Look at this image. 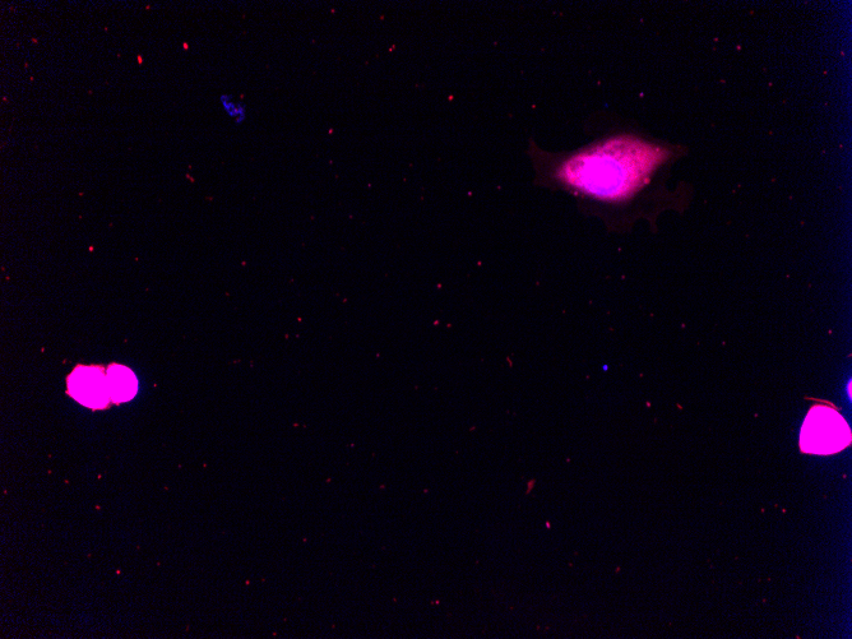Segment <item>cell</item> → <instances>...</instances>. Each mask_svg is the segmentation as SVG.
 I'll use <instances>...</instances> for the list:
<instances>
[{"mask_svg":"<svg viewBox=\"0 0 852 639\" xmlns=\"http://www.w3.org/2000/svg\"><path fill=\"white\" fill-rule=\"evenodd\" d=\"M530 155L537 179L613 203L636 196L668 159L664 148L634 136L606 138L557 161L532 143Z\"/></svg>","mask_w":852,"mask_h":639,"instance_id":"obj_1","label":"cell"},{"mask_svg":"<svg viewBox=\"0 0 852 639\" xmlns=\"http://www.w3.org/2000/svg\"><path fill=\"white\" fill-rule=\"evenodd\" d=\"M850 443V426L835 407L816 405L810 409L801 428V451L808 455H835Z\"/></svg>","mask_w":852,"mask_h":639,"instance_id":"obj_2","label":"cell"},{"mask_svg":"<svg viewBox=\"0 0 852 639\" xmlns=\"http://www.w3.org/2000/svg\"><path fill=\"white\" fill-rule=\"evenodd\" d=\"M68 395L91 410H104L111 402L108 375L99 365H78L68 377Z\"/></svg>","mask_w":852,"mask_h":639,"instance_id":"obj_3","label":"cell"},{"mask_svg":"<svg viewBox=\"0 0 852 639\" xmlns=\"http://www.w3.org/2000/svg\"><path fill=\"white\" fill-rule=\"evenodd\" d=\"M109 391L113 404H124L133 400L138 392V379L131 369L120 364H111L106 369Z\"/></svg>","mask_w":852,"mask_h":639,"instance_id":"obj_4","label":"cell"},{"mask_svg":"<svg viewBox=\"0 0 852 639\" xmlns=\"http://www.w3.org/2000/svg\"><path fill=\"white\" fill-rule=\"evenodd\" d=\"M220 103L235 124H243L247 120V105L242 100H236L233 95L224 94L220 96Z\"/></svg>","mask_w":852,"mask_h":639,"instance_id":"obj_5","label":"cell"},{"mask_svg":"<svg viewBox=\"0 0 852 639\" xmlns=\"http://www.w3.org/2000/svg\"><path fill=\"white\" fill-rule=\"evenodd\" d=\"M138 62H140L141 64H142V62H143V59H142L141 55H140V57H138Z\"/></svg>","mask_w":852,"mask_h":639,"instance_id":"obj_6","label":"cell"}]
</instances>
